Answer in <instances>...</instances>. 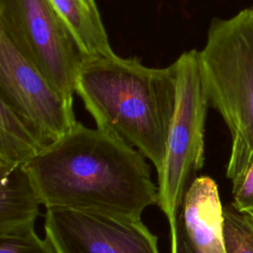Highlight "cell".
I'll return each instance as SVG.
<instances>
[{"instance_id":"obj_2","label":"cell","mask_w":253,"mask_h":253,"mask_svg":"<svg viewBox=\"0 0 253 253\" xmlns=\"http://www.w3.org/2000/svg\"><path fill=\"white\" fill-rule=\"evenodd\" d=\"M75 93L98 128L138 149L161 172L176 106L174 63L156 68L116 53L85 56Z\"/></svg>"},{"instance_id":"obj_7","label":"cell","mask_w":253,"mask_h":253,"mask_svg":"<svg viewBox=\"0 0 253 253\" xmlns=\"http://www.w3.org/2000/svg\"><path fill=\"white\" fill-rule=\"evenodd\" d=\"M0 101L35 126L50 142L64 135L77 122L73 102L0 32Z\"/></svg>"},{"instance_id":"obj_11","label":"cell","mask_w":253,"mask_h":253,"mask_svg":"<svg viewBox=\"0 0 253 253\" xmlns=\"http://www.w3.org/2000/svg\"><path fill=\"white\" fill-rule=\"evenodd\" d=\"M51 142L0 101V165L25 164Z\"/></svg>"},{"instance_id":"obj_3","label":"cell","mask_w":253,"mask_h":253,"mask_svg":"<svg viewBox=\"0 0 253 253\" xmlns=\"http://www.w3.org/2000/svg\"><path fill=\"white\" fill-rule=\"evenodd\" d=\"M199 53L210 106L230 132L225 174L234 185L253 164V7L214 18Z\"/></svg>"},{"instance_id":"obj_13","label":"cell","mask_w":253,"mask_h":253,"mask_svg":"<svg viewBox=\"0 0 253 253\" xmlns=\"http://www.w3.org/2000/svg\"><path fill=\"white\" fill-rule=\"evenodd\" d=\"M0 253H57L48 239L40 238L35 228L8 235H0Z\"/></svg>"},{"instance_id":"obj_9","label":"cell","mask_w":253,"mask_h":253,"mask_svg":"<svg viewBox=\"0 0 253 253\" xmlns=\"http://www.w3.org/2000/svg\"><path fill=\"white\" fill-rule=\"evenodd\" d=\"M0 235L34 229L42 204L24 164L0 165Z\"/></svg>"},{"instance_id":"obj_5","label":"cell","mask_w":253,"mask_h":253,"mask_svg":"<svg viewBox=\"0 0 253 253\" xmlns=\"http://www.w3.org/2000/svg\"><path fill=\"white\" fill-rule=\"evenodd\" d=\"M0 32L73 102L85 55L48 0H0Z\"/></svg>"},{"instance_id":"obj_12","label":"cell","mask_w":253,"mask_h":253,"mask_svg":"<svg viewBox=\"0 0 253 253\" xmlns=\"http://www.w3.org/2000/svg\"><path fill=\"white\" fill-rule=\"evenodd\" d=\"M225 253H253V228L231 205L223 208Z\"/></svg>"},{"instance_id":"obj_14","label":"cell","mask_w":253,"mask_h":253,"mask_svg":"<svg viewBox=\"0 0 253 253\" xmlns=\"http://www.w3.org/2000/svg\"><path fill=\"white\" fill-rule=\"evenodd\" d=\"M231 206L239 212H245L253 205V164L242 179L232 185Z\"/></svg>"},{"instance_id":"obj_6","label":"cell","mask_w":253,"mask_h":253,"mask_svg":"<svg viewBox=\"0 0 253 253\" xmlns=\"http://www.w3.org/2000/svg\"><path fill=\"white\" fill-rule=\"evenodd\" d=\"M44 231L57 253H160L157 236L140 218L50 208Z\"/></svg>"},{"instance_id":"obj_4","label":"cell","mask_w":253,"mask_h":253,"mask_svg":"<svg viewBox=\"0 0 253 253\" xmlns=\"http://www.w3.org/2000/svg\"><path fill=\"white\" fill-rule=\"evenodd\" d=\"M174 66L176 106L163 167L157 174V206L168 219L169 234L176 230L186 191L205 163V126L210 106L199 50L182 53Z\"/></svg>"},{"instance_id":"obj_1","label":"cell","mask_w":253,"mask_h":253,"mask_svg":"<svg viewBox=\"0 0 253 253\" xmlns=\"http://www.w3.org/2000/svg\"><path fill=\"white\" fill-rule=\"evenodd\" d=\"M24 167L45 209L140 218L158 202L146 157L116 135L79 122Z\"/></svg>"},{"instance_id":"obj_15","label":"cell","mask_w":253,"mask_h":253,"mask_svg":"<svg viewBox=\"0 0 253 253\" xmlns=\"http://www.w3.org/2000/svg\"><path fill=\"white\" fill-rule=\"evenodd\" d=\"M170 235V253H200L190 243L180 215L178 216L176 230Z\"/></svg>"},{"instance_id":"obj_8","label":"cell","mask_w":253,"mask_h":253,"mask_svg":"<svg viewBox=\"0 0 253 253\" xmlns=\"http://www.w3.org/2000/svg\"><path fill=\"white\" fill-rule=\"evenodd\" d=\"M186 235L200 253H225L223 207L216 183L210 176L196 177L186 191L180 211Z\"/></svg>"},{"instance_id":"obj_16","label":"cell","mask_w":253,"mask_h":253,"mask_svg":"<svg viewBox=\"0 0 253 253\" xmlns=\"http://www.w3.org/2000/svg\"><path fill=\"white\" fill-rule=\"evenodd\" d=\"M243 217L245 218V220L251 225V227L253 228V213L251 212H241Z\"/></svg>"},{"instance_id":"obj_10","label":"cell","mask_w":253,"mask_h":253,"mask_svg":"<svg viewBox=\"0 0 253 253\" xmlns=\"http://www.w3.org/2000/svg\"><path fill=\"white\" fill-rule=\"evenodd\" d=\"M85 56L115 53L96 0H48Z\"/></svg>"},{"instance_id":"obj_17","label":"cell","mask_w":253,"mask_h":253,"mask_svg":"<svg viewBox=\"0 0 253 253\" xmlns=\"http://www.w3.org/2000/svg\"><path fill=\"white\" fill-rule=\"evenodd\" d=\"M245 212H251V213H253V205L249 208V210L247 211H245Z\"/></svg>"}]
</instances>
